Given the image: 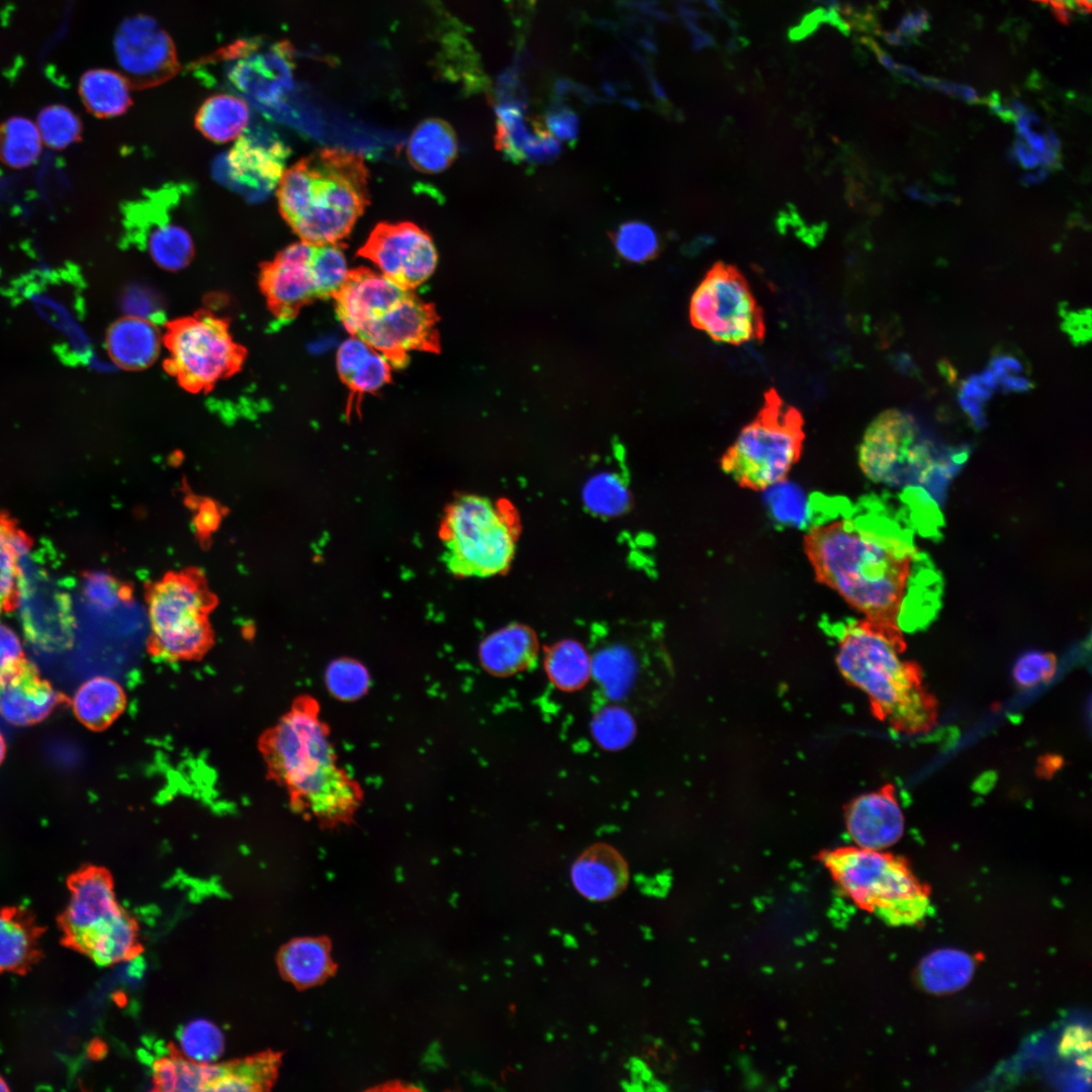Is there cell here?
I'll use <instances>...</instances> for the list:
<instances>
[{
    "mask_svg": "<svg viewBox=\"0 0 1092 1092\" xmlns=\"http://www.w3.org/2000/svg\"><path fill=\"white\" fill-rule=\"evenodd\" d=\"M863 513L811 527L804 552L818 582L867 618L903 631L925 627L940 606L941 579L914 529L877 502Z\"/></svg>",
    "mask_w": 1092,
    "mask_h": 1092,
    "instance_id": "obj_1",
    "label": "cell"
},
{
    "mask_svg": "<svg viewBox=\"0 0 1092 1092\" xmlns=\"http://www.w3.org/2000/svg\"><path fill=\"white\" fill-rule=\"evenodd\" d=\"M259 744L270 776L287 791L294 809L325 826L352 819L362 792L337 764L313 700L298 699Z\"/></svg>",
    "mask_w": 1092,
    "mask_h": 1092,
    "instance_id": "obj_2",
    "label": "cell"
},
{
    "mask_svg": "<svg viewBox=\"0 0 1092 1092\" xmlns=\"http://www.w3.org/2000/svg\"><path fill=\"white\" fill-rule=\"evenodd\" d=\"M904 631L895 623L862 618L840 635L836 665L861 691L874 712L892 726L920 732L935 720V704L918 664L905 656Z\"/></svg>",
    "mask_w": 1092,
    "mask_h": 1092,
    "instance_id": "obj_3",
    "label": "cell"
},
{
    "mask_svg": "<svg viewBox=\"0 0 1092 1092\" xmlns=\"http://www.w3.org/2000/svg\"><path fill=\"white\" fill-rule=\"evenodd\" d=\"M361 155L322 149L284 171L277 190L283 218L309 245L339 243L369 203Z\"/></svg>",
    "mask_w": 1092,
    "mask_h": 1092,
    "instance_id": "obj_4",
    "label": "cell"
},
{
    "mask_svg": "<svg viewBox=\"0 0 1092 1092\" xmlns=\"http://www.w3.org/2000/svg\"><path fill=\"white\" fill-rule=\"evenodd\" d=\"M148 652L167 661L200 659L212 647L209 615L217 605L202 571H169L146 590Z\"/></svg>",
    "mask_w": 1092,
    "mask_h": 1092,
    "instance_id": "obj_5",
    "label": "cell"
},
{
    "mask_svg": "<svg viewBox=\"0 0 1092 1092\" xmlns=\"http://www.w3.org/2000/svg\"><path fill=\"white\" fill-rule=\"evenodd\" d=\"M822 859L854 903L890 924H915L928 914L929 890L903 859L856 845L827 851Z\"/></svg>",
    "mask_w": 1092,
    "mask_h": 1092,
    "instance_id": "obj_6",
    "label": "cell"
},
{
    "mask_svg": "<svg viewBox=\"0 0 1092 1092\" xmlns=\"http://www.w3.org/2000/svg\"><path fill=\"white\" fill-rule=\"evenodd\" d=\"M68 886L70 897L61 924L69 945L100 966L140 954L138 924L118 904L105 869L84 867L70 877Z\"/></svg>",
    "mask_w": 1092,
    "mask_h": 1092,
    "instance_id": "obj_7",
    "label": "cell"
},
{
    "mask_svg": "<svg viewBox=\"0 0 1092 1092\" xmlns=\"http://www.w3.org/2000/svg\"><path fill=\"white\" fill-rule=\"evenodd\" d=\"M964 452L948 451L910 414L888 410L868 427L858 449V463L873 481L891 486L946 479Z\"/></svg>",
    "mask_w": 1092,
    "mask_h": 1092,
    "instance_id": "obj_8",
    "label": "cell"
},
{
    "mask_svg": "<svg viewBox=\"0 0 1092 1092\" xmlns=\"http://www.w3.org/2000/svg\"><path fill=\"white\" fill-rule=\"evenodd\" d=\"M804 439L802 414L770 388L756 417L721 457V468L744 488L772 487L800 459Z\"/></svg>",
    "mask_w": 1092,
    "mask_h": 1092,
    "instance_id": "obj_9",
    "label": "cell"
},
{
    "mask_svg": "<svg viewBox=\"0 0 1092 1092\" xmlns=\"http://www.w3.org/2000/svg\"><path fill=\"white\" fill-rule=\"evenodd\" d=\"M517 522L512 510L487 497L467 494L447 510L442 525V559L462 577H488L504 572L514 558Z\"/></svg>",
    "mask_w": 1092,
    "mask_h": 1092,
    "instance_id": "obj_10",
    "label": "cell"
},
{
    "mask_svg": "<svg viewBox=\"0 0 1092 1092\" xmlns=\"http://www.w3.org/2000/svg\"><path fill=\"white\" fill-rule=\"evenodd\" d=\"M690 317L694 327L719 343L758 342L765 335L762 309L746 279L722 262L713 265L696 288Z\"/></svg>",
    "mask_w": 1092,
    "mask_h": 1092,
    "instance_id": "obj_11",
    "label": "cell"
},
{
    "mask_svg": "<svg viewBox=\"0 0 1092 1092\" xmlns=\"http://www.w3.org/2000/svg\"><path fill=\"white\" fill-rule=\"evenodd\" d=\"M165 345L171 372L187 388L209 387L241 361V353L222 321L200 314L176 322Z\"/></svg>",
    "mask_w": 1092,
    "mask_h": 1092,
    "instance_id": "obj_12",
    "label": "cell"
},
{
    "mask_svg": "<svg viewBox=\"0 0 1092 1092\" xmlns=\"http://www.w3.org/2000/svg\"><path fill=\"white\" fill-rule=\"evenodd\" d=\"M282 44L239 40L219 50L210 60L225 67L229 84L264 111L280 107L292 87L291 65Z\"/></svg>",
    "mask_w": 1092,
    "mask_h": 1092,
    "instance_id": "obj_13",
    "label": "cell"
},
{
    "mask_svg": "<svg viewBox=\"0 0 1092 1092\" xmlns=\"http://www.w3.org/2000/svg\"><path fill=\"white\" fill-rule=\"evenodd\" d=\"M178 194L176 187L161 189L130 202L125 209L129 243L148 252L168 271L185 268L194 256L191 234L171 215Z\"/></svg>",
    "mask_w": 1092,
    "mask_h": 1092,
    "instance_id": "obj_14",
    "label": "cell"
},
{
    "mask_svg": "<svg viewBox=\"0 0 1092 1092\" xmlns=\"http://www.w3.org/2000/svg\"><path fill=\"white\" fill-rule=\"evenodd\" d=\"M435 307L410 291L383 314L364 324L354 336L382 354L393 367L407 363L411 351L437 353L440 339Z\"/></svg>",
    "mask_w": 1092,
    "mask_h": 1092,
    "instance_id": "obj_15",
    "label": "cell"
},
{
    "mask_svg": "<svg viewBox=\"0 0 1092 1092\" xmlns=\"http://www.w3.org/2000/svg\"><path fill=\"white\" fill-rule=\"evenodd\" d=\"M357 255L370 260L382 275L412 291L433 274L438 261L431 236L407 221L378 223Z\"/></svg>",
    "mask_w": 1092,
    "mask_h": 1092,
    "instance_id": "obj_16",
    "label": "cell"
},
{
    "mask_svg": "<svg viewBox=\"0 0 1092 1092\" xmlns=\"http://www.w3.org/2000/svg\"><path fill=\"white\" fill-rule=\"evenodd\" d=\"M114 53L123 76L138 89L158 86L179 71L171 37L147 15L122 21L114 35Z\"/></svg>",
    "mask_w": 1092,
    "mask_h": 1092,
    "instance_id": "obj_17",
    "label": "cell"
},
{
    "mask_svg": "<svg viewBox=\"0 0 1092 1092\" xmlns=\"http://www.w3.org/2000/svg\"><path fill=\"white\" fill-rule=\"evenodd\" d=\"M288 152L271 130L246 131L228 155V183L231 181L250 199L266 197L279 183Z\"/></svg>",
    "mask_w": 1092,
    "mask_h": 1092,
    "instance_id": "obj_18",
    "label": "cell"
},
{
    "mask_svg": "<svg viewBox=\"0 0 1092 1092\" xmlns=\"http://www.w3.org/2000/svg\"><path fill=\"white\" fill-rule=\"evenodd\" d=\"M313 245L294 243L261 265L260 285L273 311L291 318L316 298L310 261Z\"/></svg>",
    "mask_w": 1092,
    "mask_h": 1092,
    "instance_id": "obj_19",
    "label": "cell"
},
{
    "mask_svg": "<svg viewBox=\"0 0 1092 1092\" xmlns=\"http://www.w3.org/2000/svg\"><path fill=\"white\" fill-rule=\"evenodd\" d=\"M410 291L382 274L359 267L348 272L333 298L340 322L354 336L364 324L386 312Z\"/></svg>",
    "mask_w": 1092,
    "mask_h": 1092,
    "instance_id": "obj_20",
    "label": "cell"
},
{
    "mask_svg": "<svg viewBox=\"0 0 1092 1092\" xmlns=\"http://www.w3.org/2000/svg\"><path fill=\"white\" fill-rule=\"evenodd\" d=\"M845 824L854 845L885 850L897 843L905 830V817L891 787L862 794L845 814Z\"/></svg>",
    "mask_w": 1092,
    "mask_h": 1092,
    "instance_id": "obj_21",
    "label": "cell"
},
{
    "mask_svg": "<svg viewBox=\"0 0 1092 1092\" xmlns=\"http://www.w3.org/2000/svg\"><path fill=\"white\" fill-rule=\"evenodd\" d=\"M65 702V696L27 660L0 685V716L13 725L38 723Z\"/></svg>",
    "mask_w": 1092,
    "mask_h": 1092,
    "instance_id": "obj_22",
    "label": "cell"
},
{
    "mask_svg": "<svg viewBox=\"0 0 1092 1092\" xmlns=\"http://www.w3.org/2000/svg\"><path fill=\"white\" fill-rule=\"evenodd\" d=\"M575 890L584 898L603 902L619 896L629 882L628 863L613 846L596 843L582 851L570 869Z\"/></svg>",
    "mask_w": 1092,
    "mask_h": 1092,
    "instance_id": "obj_23",
    "label": "cell"
},
{
    "mask_svg": "<svg viewBox=\"0 0 1092 1092\" xmlns=\"http://www.w3.org/2000/svg\"><path fill=\"white\" fill-rule=\"evenodd\" d=\"M163 338L156 322L125 315L107 331L105 348L114 366L139 370L159 357Z\"/></svg>",
    "mask_w": 1092,
    "mask_h": 1092,
    "instance_id": "obj_24",
    "label": "cell"
},
{
    "mask_svg": "<svg viewBox=\"0 0 1092 1092\" xmlns=\"http://www.w3.org/2000/svg\"><path fill=\"white\" fill-rule=\"evenodd\" d=\"M537 652L538 644L533 631L515 624L486 638L480 648V660L487 671L507 676L532 665Z\"/></svg>",
    "mask_w": 1092,
    "mask_h": 1092,
    "instance_id": "obj_25",
    "label": "cell"
},
{
    "mask_svg": "<svg viewBox=\"0 0 1092 1092\" xmlns=\"http://www.w3.org/2000/svg\"><path fill=\"white\" fill-rule=\"evenodd\" d=\"M126 696L122 687L107 676H94L76 691L72 707L77 719L95 731L110 726L123 712Z\"/></svg>",
    "mask_w": 1092,
    "mask_h": 1092,
    "instance_id": "obj_26",
    "label": "cell"
},
{
    "mask_svg": "<svg viewBox=\"0 0 1092 1092\" xmlns=\"http://www.w3.org/2000/svg\"><path fill=\"white\" fill-rule=\"evenodd\" d=\"M496 115V147L512 160L542 161L557 154L558 145L548 132L540 128L535 133L527 130L519 107L500 104Z\"/></svg>",
    "mask_w": 1092,
    "mask_h": 1092,
    "instance_id": "obj_27",
    "label": "cell"
},
{
    "mask_svg": "<svg viewBox=\"0 0 1092 1092\" xmlns=\"http://www.w3.org/2000/svg\"><path fill=\"white\" fill-rule=\"evenodd\" d=\"M458 144L453 128L444 120L431 118L413 131L406 148L411 164L423 173L446 170L457 156Z\"/></svg>",
    "mask_w": 1092,
    "mask_h": 1092,
    "instance_id": "obj_28",
    "label": "cell"
},
{
    "mask_svg": "<svg viewBox=\"0 0 1092 1092\" xmlns=\"http://www.w3.org/2000/svg\"><path fill=\"white\" fill-rule=\"evenodd\" d=\"M277 964L283 978L299 988L322 982L331 972L329 945L324 939L302 937L284 944Z\"/></svg>",
    "mask_w": 1092,
    "mask_h": 1092,
    "instance_id": "obj_29",
    "label": "cell"
},
{
    "mask_svg": "<svg viewBox=\"0 0 1092 1092\" xmlns=\"http://www.w3.org/2000/svg\"><path fill=\"white\" fill-rule=\"evenodd\" d=\"M126 78L109 69H91L79 82V94L86 109L100 118L124 113L131 105Z\"/></svg>",
    "mask_w": 1092,
    "mask_h": 1092,
    "instance_id": "obj_30",
    "label": "cell"
},
{
    "mask_svg": "<svg viewBox=\"0 0 1092 1092\" xmlns=\"http://www.w3.org/2000/svg\"><path fill=\"white\" fill-rule=\"evenodd\" d=\"M250 120L246 101L238 96L219 93L208 97L195 115L196 128L214 143H228L242 134Z\"/></svg>",
    "mask_w": 1092,
    "mask_h": 1092,
    "instance_id": "obj_31",
    "label": "cell"
},
{
    "mask_svg": "<svg viewBox=\"0 0 1092 1092\" xmlns=\"http://www.w3.org/2000/svg\"><path fill=\"white\" fill-rule=\"evenodd\" d=\"M30 546V539L15 521L0 512V613L18 605L22 580L19 562Z\"/></svg>",
    "mask_w": 1092,
    "mask_h": 1092,
    "instance_id": "obj_32",
    "label": "cell"
},
{
    "mask_svg": "<svg viewBox=\"0 0 1092 1092\" xmlns=\"http://www.w3.org/2000/svg\"><path fill=\"white\" fill-rule=\"evenodd\" d=\"M975 970L973 958L962 950L943 948L925 957L920 965L922 986L931 993H950L965 987Z\"/></svg>",
    "mask_w": 1092,
    "mask_h": 1092,
    "instance_id": "obj_33",
    "label": "cell"
},
{
    "mask_svg": "<svg viewBox=\"0 0 1092 1092\" xmlns=\"http://www.w3.org/2000/svg\"><path fill=\"white\" fill-rule=\"evenodd\" d=\"M35 931L22 914L0 911V972L23 970L35 953Z\"/></svg>",
    "mask_w": 1092,
    "mask_h": 1092,
    "instance_id": "obj_34",
    "label": "cell"
},
{
    "mask_svg": "<svg viewBox=\"0 0 1092 1092\" xmlns=\"http://www.w3.org/2000/svg\"><path fill=\"white\" fill-rule=\"evenodd\" d=\"M550 681L559 690L573 692L581 689L592 675V658L573 640H564L552 647L545 660Z\"/></svg>",
    "mask_w": 1092,
    "mask_h": 1092,
    "instance_id": "obj_35",
    "label": "cell"
},
{
    "mask_svg": "<svg viewBox=\"0 0 1092 1092\" xmlns=\"http://www.w3.org/2000/svg\"><path fill=\"white\" fill-rule=\"evenodd\" d=\"M41 146L36 124L26 117L12 116L0 125V162L11 169L35 163Z\"/></svg>",
    "mask_w": 1092,
    "mask_h": 1092,
    "instance_id": "obj_36",
    "label": "cell"
},
{
    "mask_svg": "<svg viewBox=\"0 0 1092 1092\" xmlns=\"http://www.w3.org/2000/svg\"><path fill=\"white\" fill-rule=\"evenodd\" d=\"M635 671V662L624 648L604 650L592 660V674L606 696L613 700L623 699L628 694Z\"/></svg>",
    "mask_w": 1092,
    "mask_h": 1092,
    "instance_id": "obj_37",
    "label": "cell"
},
{
    "mask_svg": "<svg viewBox=\"0 0 1092 1092\" xmlns=\"http://www.w3.org/2000/svg\"><path fill=\"white\" fill-rule=\"evenodd\" d=\"M637 726L632 714L622 706L609 705L599 710L590 721V734L604 750L619 751L634 740Z\"/></svg>",
    "mask_w": 1092,
    "mask_h": 1092,
    "instance_id": "obj_38",
    "label": "cell"
},
{
    "mask_svg": "<svg viewBox=\"0 0 1092 1092\" xmlns=\"http://www.w3.org/2000/svg\"><path fill=\"white\" fill-rule=\"evenodd\" d=\"M584 505L601 516H617L629 506L630 493L623 478L612 471H601L585 482L582 489Z\"/></svg>",
    "mask_w": 1092,
    "mask_h": 1092,
    "instance_id": "obj_39",
    "label": "cell"
},
{
    "mask_svg": "<svg viewBox=\"0 0 1092 1092\" xmlns=\"http://www.w3.org/2000/svg\"><path fill=\"white\" fill-rule=\"evenodd\" d=\"M178 1051L197 1063H214L224 1051V1036L213 1022L198 1018L189 1021L178 1035Z\"/></svg>",
    "mask_w": 1092,
    "mask_h": 1092,
    "instance_id": "obj_40",
    "label": "cell"
},
{
    "mask_svg": "<svg viewBox=\"0 0 1092 1092\" xmlns=\"http://www.w3.org/2000/svg\"><path fill=\"white\" fill-rule=\"evenodd\" d=\"M310 267L316 298L333 297L345 282L349 272L343 245L340 243L313 245Z\"/></svg>",
    "mask_w": 1092,
    "mask_h": 1092,
    "instance_id": "obj_41",
    "label": "cell"
},
{
    "mask_svg": "<svg viewBox=\"0 0 1092 1092\" xmlns=\"http://www.w3.org/2000/svg\"><path fill=\"white\" fill-rule=\"evenodd\" d=\"M42 144L54 150H64L78 142L82 123L76 113L61 104L46 106L35 122Z\"/></svg>",
    "mask_w": 1092,
    "mask_h": 1092,
    "instance_id": "obj_42",
    "label": "cell"
},
{
    "mask_svg": "<svg viewBox=\"0 0 1092 1092\" xmlns=\"http://www.w3.org/2000/svg\"><path fill=\"white\" fill-rule=\"evenodd\" d=\"M391 364L380 353L372 350L358 365L345 382L349 388L346 414L349 418L354 410L360 412L362 397L374 392L390 380Z\"/></svg>",
    "mask_w": 1092,
    "mask_h": 1092,
    "instance_id": "obj_43",
    "label": "cell"
},
{
    "mask_svg": "<svg viewBox=\"0 0 1092 1092\" xmlns=\"http://www.w3.org/2000/svg\"><path fill=\"white\" fill-rule=\"evenodd\" d=\"M616 250L631 262H644L656 256L659 243L655 232L640 221L622 224L614 235Z\"/></svg>",
    "mask_w": 1092,
    "mask_h": 1092,
    "instance_id": "obj_44",
    "label": "cell"
},
{
    "mask_svg": "<svg viewBox=\"0 0 1092 1092\" xmlns=\"http://www.w3.org/2000/svg\"><path fill=\"white\" fill-rule=\"evenodd\" d=\"M1057 658L1054 654L1031 650L1021 654L1014 663L1012 675L1020 688H1033L1049 681L1056 673Z\"/></svg>",
    "mask_w": 1092,
    "mask_h": 1092,
    "instance_id": "obj_45",
    "label": "cell"
},
{
    "mask_svg": "<svg viewBox=\"0 0 1092 1092\" xmlns=\"http://www.w3.org/2000/svg\"><path fill=\"white\" fill-rule=\"evenodd\" d=\"M327 684L334 696L342 700H354L362 696L368 686L366 670L352 661H339L330 666Z\"/></svg>",
    "mask_w": 1092,
    "mask_h": 1092,
    "instance_id": "obj_46",
    "label": "cell"
},
{
    "mask_svg": "<svg viewBox=\"0 0 1092 1092\" xmlns=\"http://www.w3.org/2000/svg\"><path fill=\"white\" fill-rule=\"evenodd\" d=\"M121 308L125 315L156 322L162 314V299L150 286L129 284L121 293Z\"/></svg>",
    "mask_w": 1092,
    "mask_h": 1092,
    "instance_id": "obj_47",
    "label": "cell"
},
{
    "mask_svg": "<svg viewBox=\"0 0 1092 1092\" xmlns=\"http://www.w3.org/2000/svg\"><path fill=\"white\" fill-rule=\"evenodd\" d=\"M84 594L93 605L107 609L113 607L118 600L128 598L129 590L118 586L107 574L94 573L87 575Z\"/></svg>",
    "mask_w": 1092,
    "mask_h": 1092,
    "instance_id": "obj_48",
    "label": "cell"
},
{
    "mask_svg": "<svg viewBox=\"0 0 1092 1092\" xmlns=\"http://www.w3.org/2000/svg\"><path fill=\"white\" fill-rule=\"evenodd\" d=\"M25 660L16 633L0 622V684L14 673Z\"/></svg>",
    "mask_w": 1092,
    "mask_h": 1092,
    "instance_id": "obj_49",
    "label": "cell"
},
{
    "mask_svg": "<svg viewBox=\"0 0 1092 1092\" xmlns=\"http://www.w3.org/2000/svg\"><path fill=\"white\" fill-rule=\"evenodd\" d=\"M372 350L366 342L356 336H352L340 345L337 353V369L344 383Z\"/></svg>",
    "mask_w": 1092,
    "mask_h": 1092,
    "instance_id": "obj_50",
    "label": "cell"
},
{
    "mask_svg": "<svg viewBox=\"0 0 1092 1092\" xmlns=\"http://www.w3.org/2000/svg\"><path fill=\"white\" fill-rule=\"evenodd\" d=\"M547 123L550 130L558 138L573 140L577 132V118L567 108L557 106L550 110L547 115Z\"/></svg>",
    "mask_w": 1092,
    "mask_h": 1092,
    "instance_id": "obj_51",
    "label": "cell"
},
{
    "mask_svg": "<svg viewBox=\"0 0 1092 1092\" xmlns=\"http://www.w3.org/2000/svg\"><path fill=\"white\" fill-rule=\"evenodd\" d=\"M218 522V511L214 506L210 504L202 506L195 518L196 528L201 535H207V533L215 530Z\"/></svg>",
    "mask_w": 1092,
    "mask_h": 1092,
    "instance_id": "obj_52",
    "label": "cell"
},
{
    "mask_svg": "<svg viewBox=\"0 0 1092 1092\" xmlns=\"http://www.w3.org/2000/svg\"><path fill=\"white\" fill-rule=\"evenodd\" d=\"M1050 5L1054 14L1063 23H1068L1072 12L1077 9L1074 0H1034Z\"/></svg>",
    "mask_w": 1092,
    "mask_h": 1092,
    "instance_id": "obj_53",
    "label": "cell"
},
{
    "mask_svg": "<svg viewBox=\"0 0 1092 1092\" xmlns=\"http://www.w3.org/2000/svg\"><path fill=\"white\" fill-rule=\"evenodd\" d=\"M1077 9L1083 12H1089L1091 9V0H1074Z\"/></svg>",
    "mask_w": 1092,
    "mask_h": 1092,
    "instance_id": "obj_54",
    "label": "cell"
},
{
    "mask_svg": "<svg viewBox=\"0 0 1092 1092\" xmlns=\"http://www.w3.org/2000/svg\"><path fill=\"white\" fill-rule=\"evenodd\" d=\"M5 753H6V743H5L3 735L0 732V764L4 759Z\"/></svg>",
    "mask_w": 1092,
    "mask_h": 1092,
    "instance_id": "obj_55",
    "label": "cell"
},
{
    "mask_svg": "<svg viewBox=\"0 0 1092 1092\" xmlns=\"http://www.w3.org/2000/svg\"><path fill=\"white\" fill-rule=\"evenodd\" d=\"M6 1090H8L6 1082L0 1076V1091H6Z\"/></svg>",
    "mask_w": 1092,
    "mask_h": 1092,
    "instance_id": "obj_56",
    "label": "cell"
}]
</instances>
